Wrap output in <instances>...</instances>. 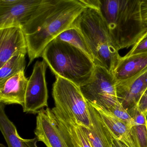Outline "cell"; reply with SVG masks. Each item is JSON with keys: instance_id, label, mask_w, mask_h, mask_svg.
I'll list each match as a JSON object with an SVG mask.
<instances>
[{"instance_id": "8", "label": "cell", "mask_w": 147, "mask_h": 147, "mask_svg": "<svg viewBox=\"0 0 147 147\" xmlns=\"http://www.w3.org/2000/svg\"><path fill=\"white\" fill-rule=\"evenodd\" d=\"M34 133L38 141L43 142L47 147H69L57 117L49 108L42 109L38 112Z\"/></svg>"}, {"instance_id": "27", "label": "cell", "mask_w": 147, "mask_h": 147, "mask_svg": "<svg viewBox=\"0 0 147 147\" xmlns=\"http://www.w3.org/2000/svg\"><path fill=\"white\" fill-rule=\"evenodd\" d=\"M111 147H127L122 142L115 137H113L112 139Z\"/></svg>"}, {"instance_id": "16", "label": "cell", "mask_w": 147, "mask_h": 147, "mask_svg": "<svg viewBox=\"0 0 147 147\" xmlns=\"http://www.w3.org/2000/svg\"><path fill=\"white\" fill-rule=\"evenodd\" d=\"M147 67V53L122 57L113 72L116 81L131 78Z\"/></svg>"}, {"instance_id": "2", "label": "cell", "mask_w": 147, "mask_h": 147, "mask_svg": "<svg viewBox=\"0 0 147 147\" xmlns=\"http://www.w3.org/2000/svg\"><path fill=\"white\" fill-rule=\"evenodd\" d=\"M100 10L118 51L133 47L147 31L140 0H99Z\"/></svg>"}, {"instance_id": "4", "label": "cell", "mask_w": 147, "mask_h": 147, "mask_svg": "<svg viewBox=\"0 0 147 147\" xmlns=\"http://www.w3.org/2000/svg\"><path fill=\"white\" fill-rule=\"evenodd\" d=\"M41 57L56 77L79 87L88 82L95 68L93 60L83 51L56 38L47 46Z\"/></svg>"}, {"instance_id": "6", "label": "cell", "mask_w": 147, "mask_h": 147, "mask_svg": "<svg viewBox=\"0 0 147 147\" xmlns=\"http://www.w3.org/2000/svg\"><path fill=\"white\" fill-rule=\"evenodd\" d=\"M116 83L113 74L106 68L95 65L90 78L80 88L87 102L110 112L121 104Z\"/></svg>"}, {"instance_id": "5", "label": "cell", "mask_w": 147, "mask_h": 147, "mask_svg": "<svg viewBox=\"0 0 147 147\" xmlns=\"http://www.w3.org/2000/svg\"><path fill=\"white\" fill-rule=\"evenodd\" d=\"M52 96L55 103L53 109L89 128L91 124L89 105L80 87L64 78L56 77L53 85Z\"/></svg>"}, {"instance_id": "21", "label": "cell", "mask_w": 147, "mask_h": 147, "mask_svg": "<svg viewBox=\"0 0 147 147\" xmlns=\"http://www.w3.org/2000/svg\"><path fill=\"white\" fill-rule=\"evenodd\" d=\"M110 112L118 119L127 123L130 127H132L134 125L133 119L121 104L112 109Z\"/></svg>"}, {"instance_id": "11", "label": "cell", "mask_w": 147, "mask_h": 147, "mask_svg": "<svg viewBox=\"0 0 147 147\" xmlns=\"http://www.w3.org/2000/svg\"><path fill=\"white\" fill-rule=\"evenodd\" d=\"M27 53L26 39L21 27L0 29V68L13 56Z\"/></svg>"}, {"instance_id": "23", "label": "cell", "mask_w": 147, "mask_h": 147, "mask_svg": "<svg viewBox=\"0 0 147 147\" xmlns=\"http://www.w3.org/2000/svg\"><path fill=\"white\" fill-rule=\"evenodd\" d=\"M136 106L140 111L147 114V89L142 95Z\"/></svg>"}, {"instance_id": "30", "label": "cell", "mask_w": 147, "mask_h": 147, "mask_svg": "<svg viewBox=\"0 0 147 147\" xmlns=\"http://www.w3.org/2000/svg\"><path fill=\"white\" fill-rule=\"evenodd\" d=\"M0 147H6L4 145L2 144H0Z\"/></svg>"}, {"instance_id": "17", "label": "cell", "mask_w": 147, "mask_h": 147, "mask_svg": "<svg viewBox=\"0 0 147 147\" xmlns=\"http://www.w3.org/2000/svg\"><path fill=\"white\" fill-rule=\"evenodd\" d=\"M0 129L8 147H28L19 136L16 127L5 114L4 104L0 105Z\"/></svg>"}, {"instance_id": "22", "label": "cell", "mask_w": 147, "mask_h": 147, "mask_svg": "<svg viewBox=\"0 0 147 147\" xmlns=\"http://www.w3.org/2000/svg\"><path fill=\"white\" fill-rule=\"evenodd\" d=\"M142 53H147V30L124 57Z\"/></svg>"}, {"instance_id": "20", "label": "cell", "mask_w": 147, "mask_h": 147, "mask_svg": "<svg viewBox=\"0 0 147 147\" xmlns=\"http://www.w3.org/2000/svg\"><path fill=\"white\" fill-rule=\"evenodd\" d=\"M25 55L19 54L13 56L0 68V84L21 71L25 70Z\"/></svg>"}, {"instance_id": "13", "label": "cell", "mask_w": 147, "mask_h": 147, "mask_svg": "<svg viewBox=\"0 0 147 147\" xmlns=\"http://www.w3.org/2000/svg\"><path fill=\"white\" fill-rule=\"evenodd\" d=\"M88 103L91 124L83 127L92 147H111L113 136L95 106Z\"/></svg>"}, {"instance_id": "19", "label": "cell", "mask_w": 147, "mask_h": 147, "mask_svg": "<svg viewBox=\"0 0 147 147\" xmlns=\"http://www.w3.org/2000/svg\"><path fill=\"white\" fill-rule=\"evenodd\" d=\"M77 47L88 55L94 62V57L87 42L81 32L72 25L56 38Z\"/></svg>"}, {"instance_id": "25", "label": "cell", "mask_w": 147, "mask_h": 147, "mask_svg": "<svg viewBox=\"0 0 147 147\" xmlns=\"http://www.w3.org/2000/svg\"><path fill=\"white\" fill-rule=\"evenodd\" d=\"M141 12L143 23L147 28V3H142Z\"/></svg>"}, {"instance_id": "24", "label": "cell", "mask_w": 147, "mask_h": 147, "mask_svg": "<svg viewBox=\"0 0 147 147\" xmlns=\"http://www.w3.org/2000/svg\"><path fill=\"white\" fill-rule=\"evenodd\" d=\"M88 7L93 8L96 9H100L99 0H77Z\"/></svg>"}, {"instance_id": "28", "label": "cell", "mask_w": 147, "mask_h": 147, "mask_svg": "<svg viewBox=\"0 0 147 147\" xmlns=\"http://www.w3.org/2000/svg\"><path fill=\"white\" fill-rule=\"evenodd\" d=\"M20 1L21 0H0V2L5 3H9L19 1Z\"/></svg>"}, {"instance_id": "29", "label": "cell", "mask_w": 147, "mask_h": 147, "mask_svg": "<svg viewBox=\"0 0 147 147\" xmlns=\"http://www.w3.org/2000/svg\"><path fill=\"white\" fill-rule=\"evenodd\" d=\"M142 3H147V0H140Z\"/></svg>"}, {"instance_id": "14", "label": "cell", "mask_w": 147, "mask_h": 147, "mask_svg": "<svg viewBox=\"0 0 147 147\" xmlns=\"http://www.w3.org/2000/svg\"><path fill=\"white\" fill-rule=\"evenodd\" d=\"M57 117L60 127L69 147H92L83 127L73 120L51 109Z\"/></svg>"}, {"instance_id": "12", "label": "cell", "mask_w": 147, "mask_h": 147, "mask_svg": "<svg viewBox=\"0 0 147 147\" xmlns=\"http://www.w3.org/2000/svg\"><path fill=\"white\" fill-rule=\"evenodd\" d=\"M28 80L24 70L8 78L0 84V102L3 104H18L23 107Z\"/></svg>"}, {"instance_id": "26", "label": "cell", "mask_w": 147, "mask_h": 147, "mask_svg": "<svg viewBox=\"0 0 147 147\" xmlns=\"http://www.w3.org/2000/svg\"><path fill=\"white\" fill-rule=\"evenodd\" d=\"M25 142L28 147H38L37 145L38 141L36 138L33 139H25Z\"/></svg>"}, {"instance_id": "9", "label": "cell", "mask_w": 147, "mask_h": 147, "mask_svg": "<svg viewBox=\"0 0 147 147\" xmlns=\"http://www.w3.org/2000/svg\"><path fill=\"white\" fill-rule=\"evenodd\" d=\"M42 0H21L9 3L0 2V29L22 27L30 19Z\"/></svg>"}, {"instance_id": "1", "label": "cell", "mask_w": 147, "mask_h": 147, "mask_svg": "<svg viewBox=\"0 0 147 147\" xmlns=\"http://www.w3.org/2000/svg\"><path fill=\"white\" fill-rule=\"evenodd\" d=\"M86 7L77 0H42L22 27L27 44L28 65L41 57L48 44L70 27Z\"/></svg>"}, {"instance_id": "15", "label": "cell", "mask_w": 147, "mask_h": 147, "mask_svg": "<svg viewBox=\"0 0 147 147\" xmlns=\"http://www.w3.org/2000/svg\"><path fill=\"white\" fill-rule=\"evenodd\" d=\"M93 105L113 137L119 140L127 147H138L132 136L130 127L109 111Z\"/></svg>"}, {"instance_id": "7", "label": "cell", "mask_w": 147, "mask_h": 147, "mask_svg": "<svg viewBox=\"0 0 147 147\" xmlns=\"http://www.w3.org/2000/svg\"><path fill=\"white\" fill-rule=\"evenodd\" d=\"M44 60L37 61L28 80L23 111L25 113L38 114L44 107H47L48 90L46 81L47 66Z\"/></svg>"}, {"instance_id": "3", "label": "cell", "mask_w": 147, "mask_h": 147, "mask_svg": "<svg viewBox=\"0 0 147 147\" xmlns=\"http://www.w3.org/2000/svg\"><path fill=\"white\" fill-rule=\"evenodd\" d=\"M72 26L78 29L84 37L93 54L95 65L102 66L113 74L122 57L100 10L86 7L75 19Z\"/></svg>"}, {"instance_id": "10", "label": "cell", "mask_w": 147, "mask_h": 147, "mask_svg": "<svg viewBox=\"0 0 147 147\" xmlns=\"http://www.w3.org/2000/svg\"><path fill=\"white\" fill-rule=\"evenodd\" d=\"M116 89L118 101L127 111L136 106L147 89V67L131 78L117 81Z\"/></svg>"}, {"instance_id": "18", "label": "cell", "mask_w": 147, "mask_h": 147, "mask_svg": "<svg viewBox=\"0 0 147 147\" xmlns=\"http://www.w3.org/2000/svg\"><path fill=\"white\" fill-rule=\"evenodd\" d=\"M134 121L131 133L138 147H147V114L140 111L136 106L127 111Z\"/></svg>"}]
</instances>
